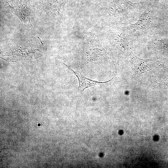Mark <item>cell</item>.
Masks as SVG:
<instances>
[{
	"instance_id": "1",
	"label": "cell",
	"mask_w": 168,
	"mask_h": 168,
	"mask_svg": "<svg viewBox=\"0 0 168 168\" xmlns=\"http://www.w3.org/2000/svg\"><path fill=\"white\" fill-rule=\"evenodd\" d=\"M46 50L40 38L35 36L23 44L2 52V54L3 59L15 61L36 58L43 55Z\"/></svg>"
},
{
	"instance_id": "2",
	"label": "cell",
	"mask_w": 168,
	"mask_h": 168,
	"mask_svg": "<svg viewBox=\"0 0 168 168\" xmlns=\"http://www.w3.org/2000/svg\"><path fill=\"white\" fill-rule=\"evenodd\" d=\"M65 65L73 72L77 77L79 84L78 89L81 92H83L87 88L95 86L97 85L106 83L110 81L113 79L112 78L109 81L103 82L93 81L87 78L78 71L72 69L66 65Z\"/></svg>"
},
{
	"instance_id": "3",
	"label": "cell",
	"mask_w": 168,
	"mask_h": 168,
	"mask_svg": "<svg viewBox=\"0 0 168 168\" xmlns=\"http://www.w3.org/2000/svg\"><path fill=\"white\" fill-rule=\"evenodd\" d=\"M150 60L142 59L137 57L133 59V69L136 74L144 72L148 68L147 63Z\"/></svg>"
}]
</instances>
